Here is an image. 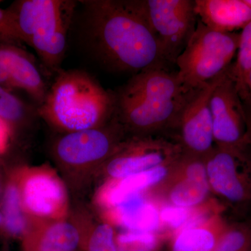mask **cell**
Listing matches in <instances>:
<instances>
[{
	"label": "cell",
	"mask_w": 251,
	"mask_h": 251,
	"mask_svg": "<svg viewBox=\"0 0 251 251\" xmlns=\"http://www.w3.org/2000/svg\"><path fill=\"white\" fill-rule=\"evenodd\" d=\"M80 2L86 44L104 67L133 75L148 69H168L156 36L126 0Z\"/></svg>",
	"instance_id": "6da1fadb"
},
{
	"label": "cell",
	"mask_w": 251,
	"mask_h": 251,
	"mask_svg": "<svg viewBox=\"0 0 251 251\" xmlns=\"http://www.w3.org/2000/svg\"><path fill=\"white\" fill-rule=\"evenodd\" d=\"M192 91L183 87L177 72L166 69L144 71L112 92L113 117L127 136L156 135L173 129Z\"/></svg>",
	"instance_id": "7a4b0ae2"
},
{
	"label": "cell",
	"mask_w": 251,
	"mask_h": 251,
	"mask_svg": "<svg viewBox=\"0 0 251 251\" xmlns=\"http://www.w3.org/2000/svg\"><path fill=\"white\" fill-rule=\"evenodd\" d=\"M114 111L113 93L80 70L59 72L36 110L61 133L102 126L113 118Z\"/></svg>",
	"instance_id": "3957f363"
},
{
	"label": "cell",
	"mask_w": 251,
	"mask_h": 251,
	"mask_svg": "<svg viewBox=\"0 0 251 251\" xmlns=\"http://www.w3.org/2000/svg\"><path fill=\"white\" fill-rule=\"evenodd\" d=\"M75 4L66 0H22L10 9L22 41L34 49L50 70H58L64 59Z\"/></svg>",
	"instance_id": "277c9868"
},
{
	"label": "cell",
	"mask_w": 251,
	"mask_h": 251,
	"mask_svg": "<svg viewBox=\"0 0 251 251\" xmlns=\"http://www.w3.org/2000/svg\"><path fill=\"white\" fill-rule=\"evenodd\" d=\"M127 137L113 117L98 128L62 133L52 144L51 155L71 184L82 185L98 176Z\"/></svg>",
	"instance_id": "5b68a950"
},
{
	"label": "cell",
	"mask_w": 251,
	"mask_h": 251,
	"mask_svg": "<svg viewBox=\"0 0 251 251\" xmlns=\"http://www.w3.org/2000/svg\"><path fill=\"white\" fill-rule=\"evenodd\" d=\"M239 41V34L214 30L198 19L194 32L175 64L183 87L196 90L226 72L237 54Z\"/></svg>",
	"instance_id": "8992f818"
},
{
	"label": "cell",
	"mask_w": 251,
	"mask_h": 251,
	"mask_svg": "<svg viewBox=\"0 0 251 251\" xmlns=\"http://www.w3.org/2000/svg\"><path fill=\"white\" fill-rule=\"evenodd\" d=\"M151 28L167 62L176 64L196 25L193 0H126Z\"/></svg>",
	"instance_id": "52a82bcc"
},
{
	"label": "cell",
	"mask_w": 251,
	"mask_h": 251,
	"mask_svg": "<svg viewBox=\"0 0 251 251\" xmlns=\"http://www.w3.org/2000/svg\"><path fill=\"white\" fill-rule=\"evenodd\" d=\"M12 176L28 219L60 220L70 215L67 184L52 167H24Z\"/></svg>",
	"instance_id": "ba28073f"
},
{
	"label": "cell",
	"mask_w": 251,
	"mask_h": 251,
	"mask_svg": "<svg viewBox=\"0 0 251 251\" xmlns=\"http://www.w3.org/2000/svg\"><path fill=\"white\" fill-rule=\"evenodd\" d=\"M184 153L175 140L156 135L128 136L105 162L99 175L118 179L173 164Z\"/></svg>",
	"instance_id": "9c48e42d"
},
{
	"label": "cell",
	"mask_w": 251,
	"mask_h": 251,
	"mask_svg": "<svg viewBox=\"0 0 251 251\" xmlns=\"http://www.w3.org/2000/svg\"><path fill=\"white\" fill-rule=\"evenodd\" d=\"M211 192L236 206L251 202V158L248 150L214 145L204 156Z\"/></svg>",
	"instance_id": "30bf717a"
},
{
	"label": "cell",
	"mask_w": 251,
	"mask_h": 251,
	"mask_svg": "<svg viewBox=\"0 0 251 251\" xmlns=\"http://www.w3.org/2000/svg\"><path fill=\"white\" fill-rule=\"evenodd\" d=\"M227 70L193 90L180 110L173 129L184 153L204 157L214 145L210 99Z\"/></svg>",
	"instance_id": "8fae6325"
},
{
	"label": "cell",
	"mask_w": 251,
	"mask_h": 251,
	"mask_svg": "<svg viewBox=\"0 0 251 251\" xmlns=\"http://www.w3.org/2000/svg\"><path fill=\"white\" fill-rule=\"evenodd\" d=\"M149 193L158 202L196 207L207 202L211 189L204 157L183 153L166 179Z\"/></svg>",
	"instance_id": "7c38bea8"
},
{
	"label": "cell",
	"mask_w": 251,
	"mask_h": 251,
	"mask_svg": "<svg viewBox=\"0 0 251 251\" xmlns=\"http://www.w3.org/2000/svg\"><path fill=\"white\" fill-rule=\"evenodd\" d=\"M210 108L215 145L249 150L244 105L228 69L211 95Z\"/></svg>",
	"instance_id": "4fadbf2b"
},
{
	"label": "cell",
	"mask_w": 251,
	"mask_h": 251,
	"mask_svg": "<svg viewBox=\"0 0 251 251\" xmlns=\"http://www.w3.org/2000/svg\"><path fill=\"white\" fill-rule=\"evenodd\" d=\"M29 220L22 251H82L83 212L60 220Z\"/></svg>",
	"instance_id": "5bb4252c"
},
{
	"label": "cell",
	"mask_w": 251,
	"mask_h": 251,
	"mask_svg": "<svg viewBox=\"0 0 251 251\" xmlns=\"http://www.w3.org/2000/svg\"><path fill=\"white\" fill-rule=\"evenodd\" d=\"M99 214L100 219L122 230L160 233L159 202L149 191L100 211Z\"/></svg>",
	"instance_id": "9a60e30c"
},
{
	"label": "cell",
	"mask_w": 251,
	"mask_h": 251,
	"mask_svg": "<svg viewBox=\"0 0 251 251\" xmlns=\"http://www.w3.org/2000/svg\"><path fill=\"white\" fill-rule=\"evenodd\" d=\"M175 163L125 177L103 180L94 193V205L99 211L105 210L151 191L166 179Z\"/></svg>",
	"instance_id": "2e32d148"
},
{
	"label": "cell",
	"mask_w": 251,
	"mask_h": 251,
	"mask_svg": "<svg viewBox=\"0 0 251 251\" xmlns=\"http://www.w3.org/2000/svg\"><path fill=\"white\" fill-rule=\"evenodd\" d=\"M0 63L16 89L24 90L40 105L49 88L34 60L24 50L9 44H0Z\"/></svg>",
	"instance_id": "e0dca14e"
},
{
	"label": "cell",
	"mask_w": 251,
	"mask_h": 251,
	"mask_svg": "<svg viewBox=\"0 0 251 251\" xmlns=\"http://www.w3.org/2000/svg\"><path fill=\"white\" fill-rule=\"evenodd\" d=\"M198 19L221 32L242 29L251 21V8L244 0H196Z\"/></svg>",
	"instance_id": "ac0fdd59"
},
{
	"label": "cell",
	"mask_w": 251,
	"mask_h": 251,
	"mask_svg": "<svg viewBox=\"0 0 251 251\" xmlns=\"http://www.w3.org/2000/svg\"><path fill=\"white\" fill-rule=\"evenodd\" d=\"M222 212L206 216L173 234L170 251H214L229 224Z\"/></svg>",
	"instance_id": "d6986e66"
},
{
	"label": "cell",
	"mask_w": 251,
	"mask_h": 251,
	"mask_svg": "<svg viewBox=\"0 0 251 251\" xmlns=\"http://www.w3.org/2000/svg\"><path fill=\"white\" fill-rule=\"evenodd\" d=\"M1 215L6 232L11 237L22 239L27 231L29 220L23 211L19 191L13 176L5 190Z\"/></svg>",
	"instance_id": "ffe728a7"
},
{
	"label": "cell",
	"mask_w": 251,
	"mask_h": 251,
	"mask_svg": "<svg viewBox=\"0 0 251 251\" xmlns=\"http://www.w3.org/2000/svg\"><path fill=\"white\" fill-rule=\"evenodd\" d=\"M82 251H118L115 227L103 220L94 221L83 213Z\"/></svg>",
	"instance_id": "44dd1931"
},
{
	"label": "cell",
	"mask_w": 251,
	"mask_h": 251,
	"mask_svg": "<svg viewBox=\"0 0 251 251\" xmlns=\"http://www.w3.org/2000/svg\"><path fill=\"white\" fill-rule=\"evenodd\" d=\"M237 58L232 65L229 66L228 74L234 80L241 99L247 97L246 82L251 71V21L243 28L239 34Z\"/></svg>",
	"instance_id": "7402d4cb"
},
{
	"label": "cell",
	"mask_w": 251,
	"mask_h": 251,
	"mask_svg": "<svg viewBox=\"0 0 251 251\" xmlns=\"http://www.w3.org/2000/svg\"><path fill=\"white\" fill-rule=\"evenodd\" d=\"M167 239L159 232L122 230L116 233L118 251H161Z\"/></svg>",
	"instance_id": "603a6c76"
},
{
	"label": "cell",
	"mask_w": 251,
	"mask_h": 251,
	"mask_svg": "<svg viewBox=\"0 0 251 251\" xmlns=\"http://www.w3.org/2000/svg\"><path fill=\"white\" fill-rule=\"evenodd\" d=\"M30 115L31 110L24 102L0 85V120L16 126L26 123Z\"/></svg>",
	"instance_id": "cb8c5ba5"
},
{
	"label": "cell",
	"mask_w": 251,
	"mask_h": 251,
	"mask_svg": "<svg viewBox=\"0 0 251 251\" xmlns=\"http://www.w3.org/2000/svg\"><path fill=\"white\" fill-rule=\"evenodd\" d=\"M213 251H251V224H228Z\"/></svg>",
	"instance_id": "d4e9b609"
},
{
	"label": "cell",
	"mask_w": 251,
	"mask_h": 251,
	"mask_svg": "<svg viewBox=\"0 0 251 251\" xmlns=\"http://www.w3.org/2000/svg\"><path fill=\"white\" fill-rule=\"evenodd\" d=\"M0 34L3 40L22 41L16 17L11 9H0Z\"/></svg>",
	"instance_id": "484cf974"
},
{
	"label": "cell",
	"mask_w": 251,
	"mask_h": 251,
	"mask_svg": "<svg viewBox=\"0 0 251 251\" xmlns=\"http://www.w3.org/2000/svg\"><path fill=\"white\" fill-rule=\"evenodd\" d=\"M11 126L0 120V153H2L7 145Z\"/></svg>",
	"instance_id": "4316f807"
},
{
	"label": "cell",
	"mask_w": 251,
	"mask_h": 251,
	"mask_svg": "<svg viewBox=\"0 0 251 251\" xmlns=\"http://www.w3.org/2000/svg\"><path fill=\"white\" fill-rule=\"evenodd\" d=\"M245 114L246 125H247L248 142L251 158V103L248 101H242Z\"/></svg>",
	"instance_id": "83f0119b"
},
{
	"label": "cell",
	"mask_w": 251,
	"mask_h": 251,
	"mask_svg": "<svg viewBox=\"0 0 251 251\" xmlns=\"http://www.w3.org/2000/svg\"><path fill=\"white\" fill-rule=\"evenodd\" d=\"M0 85L2 86L6 90H9L10 92L16 89L9 74L1 63H0Z\"/></svg>",
	"instance_id": "f1b7e54d"
},
{
	"label": "cell",
	"mask_w": 251,
	"mask_h": 251,
	"mask_svg": "<svg viewBox=\"0 0 251 251\" xmlns=\"http://www.w3.org/2000/svg\"><path fill=\"white\" fill-rule=\"evenodd\" d=\"M3 226V217L1 213H0V226Z\"/></svg>",
	"instance_id": "f546056e"
},
{
	"label": "cell",
	"mask_w": 251,
	"mask_h": 251,
	"mask_svg": "<svg viewBox=\"0 0 251 251\" xmlns=\"http://www.w3.org/2000/svg\"><path fill=\"white\" fill-rule=\"evenodd\" d=\"M244 1L251 8V0H244Z\"/></svg>",
	"instance_id": "4dcf8cb0"
},
{
	"label": "cell",
	"mask_w": 251,
	"mask_h": 251,
	"mask_svg": "<svg viewBox=\"0 0 251 251\" xmlns=\"http://www.w3.org/2000/svg\"><path fill=\"white\" fill-rule=\"evenodd\" d=\"M2 251H9V250H8V248L7 247H4V249H3Z\"/></svg>",
	"instance_id": "1f68e13d"
},
{
	"label": "cell",
	"mask_w": 251,
	"mask_h": 251,
	"mask_svg": "<svg viewBox=\"0 0 251 251\" xmlns=\"http://www.w3.org/2000/svg\"><path fill=\"white\" fill-rule=\"evenodd\" d=\"M0 39H2V36H1V34H0Z\"/></svg>",
	"instance_id": "d6a6232c"
},
{
	"label": "cell",
	"mask_w": 251,
	"mask_h": 251,
	"mask_svg": "<svg viewBox=\"0 0 251 251\" xmlns=\"http://www.w3.org/2000/svg\"><path fill=\"white\" fill-rule=\"evenodd\" d=\"M248 102H249V101H248ZM249 103H251V102H249Z\"/></svg>",
	"instance_id": "836d02e7"
}]
</instances>
